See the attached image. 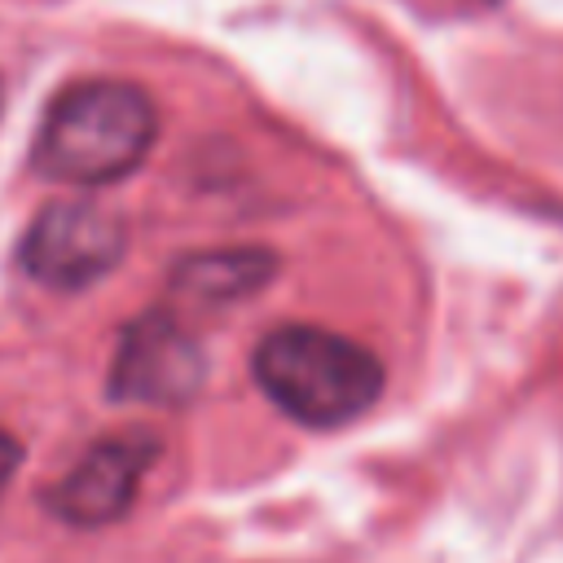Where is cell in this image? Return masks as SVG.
Instances as JSON below:
<instances>
[{
  "label": "cell",
  "instance_id": "1",
  "mask_svg": "<svg viewBox=\"0 0 563 563\" xmlns=\"http://www.w3.org/2000/svg\"><path fill=\"white\" fill-rule=\"evenodd\" d=\"M154 136L158 110L145 88L123 79H79L48 101L31 167L57 185L101 189L132 176L150 158Z\"/></svg>",
  "mask_w": 563,
  "mask_h": 563
},
{
  "label": "cell",
  "instance_id": "2",
  "mask_svg": "<svg viewBox=\"0 0 563 563\" xmlns=\"http://www.w3.org/2000/svg\"><path fill=\"white\" fill-rule=\"evenodd\" d=\"M264 396L303 427H343L383 396V361L321 325H277L251 352Z\"/></svg>",
  "mask_w": 563,
  "mask_h": 563
},
{
  "label": "cell",
  "instance_id": "3",
  "mask_svg": "<svg viewBox=\"0 0 563 563\" xmlns=\"http://www.w3.org/2000/svg\"><path fill=\"white\" fill-rule=\"evenodd\" d=\"M128 251L123 216L97 198H53L22 233L18 264L48 290H84Z\"/></svg>",
  "mask_w": 563,
  "mask_h": 563
},
{
  "label": "cell",
  "instance_id": "4",
  "mask_svg": "<svg viewBox=\"0 0 563 563\" xmlns=\"http://www.w3.org/2000/svg\"><path fill=\"white\" fill-rule=\"evenodd\" d=\"M202 383H207V356L172 312H145L123 325V339L110 365L114 400L176 409V405H189L202 391Z\"/></svg>",
  "mask_w": 563,
  "mask_h": 563
},
{
  "label": "cell",
  "instance_id": "5",
  "mask_svg": "<svg viewBox=\"0 0 563 563\" xmlns=\"http://www.w3.org/2000/svg\"><path fill=\"white\" fill-rule=\"evenodd\" d=\"M158 457L154 435H106L97 440L70 471H62L44 488V506L53 519L75 523V528H101L114 523L132 510L145 471Z\"/></svg>",
  "mask_w": 563,
  "mask_h": 563
},
{
  "label": "cell",
  "instance_id": "6",
  "mask_svg": "<svg viewBox=\"0 0 563 563\" xmlns=\"http://www.w3.org/2000/svg\"><path fill=\"white\" fill-rule=\"evenodd\" d=\"M277 255L268 246H220V251H194L176 260L172 290L189 303H242L255 290H264L277 277Z\"/></svg>",
  "mask_w": 563,
  "mask_h": 563
},
{
  "label": "cell",
  "instance_id": "7",
  "mask_svg": "<svg viewBox=\"0 0 563 563\" xmlns=\"http://www.w3.org/2000/svg\"><path fill=\"white\" fill-rule=\"evenodd\" d=\"M18 462H22V444L0 427V497H4V488H9V479H13V471H18Z\"/></svg>",
  "mask_w": 563,
  "mask_h": 563
}]
</instances>
